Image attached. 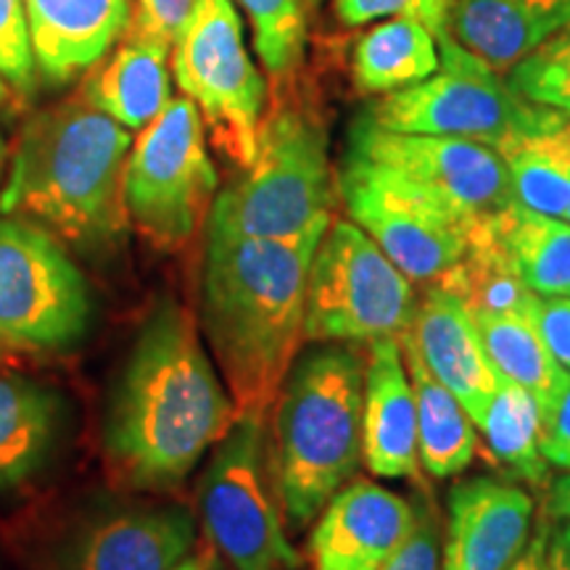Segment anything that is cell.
I'll return each instance as SVG.
<instances>
[{
  "instance_id": "11",
  "label": "cell",
  "mask_w": 570,
  "mask_h": 570,
  "mask_svg": "<svg viewBox=\"0 0 570 570\" xmlns=\"http://www.w3.org/2000/svg\"><path fill=\"white\" fill-rule=\"evenodd\" d=\"M90 285L53 233L0 217V341L27 352H61L88 333Z\"/></svg>"
},
{
  "instance_id": "25",
  "label": "cell",
  "mask_w": 570,
  "mask_h": 570,
  "mask_svg": "<svg viewBox=\"0 0 570 570\" xmlns=\"http://www.w3.org/2000/svg\"><path fill=\"white\" fill-rule=\"evenodd\" d=\"M441 67L436 35L415 19L381 21L356 40L352 53L354 88L365 96L412 88Z\"/></svg>"
},
{
  "instance_id": "40",
  "label": "cell",
  "mask_w": 570,
  "mask_h": 570,
  "mask_svg": "<svg viewBox=\"0 0 570 570\" xmlns=\"http://www.w3.org/2000/svg\"><path fill=\"white\" fill-rule=\"evenodd\" d=\"M547 570H570V558H568L566 547L560 544L554 533L550 541V552H547Z\"/></svg>"
},
{
  "instance_id": "24",
  "label": "cell",
  "mask_w": 570,
  "mask_h": 570,
  "mask_svg": "<svg viewBox=\"0 0 570 570\" xmlns=\"http://www.w3.org/2000/svg\"><path fill=\"white\" fill-rule=\"evenodd\" d=\"M441 288L454 294L473 317H529L537 320L539 298L518 275L508 252L491 230L489 217L470 230L465 256L441 277Z\"/></svg>"
},
{
  "instance_id": "19",
  "label": "cell",
  "mask_w": 570,
  "mask_h": 570,
  "mask_svg": "<svg viewBox=\"0 0 570 570\" xmlns=\"http://www.w3.org/2000/svg\"><path fill=\"white\" fill-rule=\"evenodd\" d=\"M35 63L67 82L98 63L130 27V0H24Z\"/></svg>"
},
{
  "instance_id": "23",
  "label": "cell",
  "mask_w": 570,
  "mask_h": 570,
  "mask_svg": "<svg viewBox=\"0 0 570 570\" xmlns=\"http://www.w3.org/2000/svg\"><path fill=\"white\" fill-rule=\"evenodd\" d=\"M61 431V399L24 375H0V489L32 479Z\"/></svg>"
},
{
  "instance_id": "43",
  "label": "cell",
  "mask_w": 570,
  "mask_h": 570,
  "mask_svg": "<svg viewBox=\"0 0 570 570\" xmlns=\"http://www.w3.org/2000/svg\"><path fill=\"white\" fill-rule=\"evenodd\" d=\"M3 167H6V142L0 138V177H3Z\"/></svg>"
},
{
  "instance_id": "15",
  "label": "cell",
  "mask_w": 570,
  "mask_h": 570,
  "mask_svg": "<svg viewBox=\"0 0 570 570\" xmlns=\"http://www.w3.org/2000/svg\"><path fill=\"white\" fill-rule=\"evenodd\" d=\"M417 523V504L367 479L341 487L315 520L312 570H383Z\"/></svg>"
},
{
  "instance_id": "22",
  "label": "cell",
  "mask_w": 570,
  "mask_h": 570,
  "mask_svg": "<svg viewBox=\"0 0 570 570\" xmlns=\"http://www.w3.org/2000/svg\"><path fill=\"white\" fill-rule=\"evenodd\" d=\"M402 354L407 362L417 404V452L420 465L431 479H458L479 454V428L460 404V399L425 367L417 346L404 333Z\"/></svg>"
},
{
  "instance_id": "17",
  "label": "cell",
  "mask_w": 570,
  "mask_h": 570,
  "mask_svg": "<svg viewBox=\"0 0 570 570\" xmlns=\"http://www.w3.org/2000/svg\"><path fill=\"white\" fill-rule=\"evenodd\" d=\"M407 336L433 377L460 399L479 428L502 386V375L497 373L468 306L441 285H425Z\"/></svg>"
},
{
  "instance_id": "33",
  "label": "cell",
  "mask_w": 570,
  "mask_h": 570,
  "mask_svg": "<svg viewBox=\"0 0 570 570\" xmlns=\"http://www.w3.org/2000/svg\"><path fill=\"white\" fill-rule=\"evenodd\" d=\"M35 69L24 0H0V77L21 92H32Z\"/></svg>"
},
{
  "instance_id": "39",
  "label": "cell",
  "mask_w": 570,
  "mask_h": 570,
  "mask_svg": "<svg viewBox=\"0 0 570 570\" xmlns=\"http://www.w3.org/2000/svg\"><path fill=\"white\" fill-rule=\"evenodd\" d=\"M550 497H547V515L562 523H570V470L550 483Z\"/></svg>"
},
{
  "instance_id": "46",
  "label": "cell",
  "mask_w": 570,
  "mask_h": 570,
  "mask_svg": "<svg viewBox=\"0 0 570 570\" xmlns=\"http://www.w3.org/2000/svg\"><path fill=\"white\" fill-rule=\"evenodd\" d=\"M291 570H304V566L302 568H291Z\"/></svg>"
},
{
  "instance_id": "2",
  "label": "cell",
  "mask_w": 570,
  "mask_h": 570,
  "mask_svg": "<svg viewBox=\"0 0 570 570\" xmlns=\"http://www.w3.org/2000/svg\"><path fill=\"white\" fill-rule=\"evenodd\" d=\"M327 230L296 238L212 233L202 273V336L238 415H269L304 338L306 277Z\"/></svg>"
},
{
  "instance_id": "32",
  "label": "cell",
  "mask_w": 570,
  "mask_h": 570,
  "mask_svg": "<svg viewBox=\"0 0 570 570\" xmlns=\"http://www.w3.org/2000/svg\"><path fill=\"white\" fill-rule=\"evenodd\" d=\"M454 0H336V13L346 27H362L377 19H415L436 35L439 46L452 38Z\"/></svg>"
},
{
  "instance_id": "6",
  "label": "cell",
  "mask_w": 570,
  "mask_h": 570,
  "mask_svg": "<svg viewBox=\"0 0 570 570\" xmlns=\"http://www.w3.org/2000/svg\"><path fill=\"white\" fill-rule=\"evenodd\" d=\"M441 67L412 88L389 92L362 119L391 132L444 135L504 148L562 125L568 114L529 101L497 69L468 53L458 40L439 46Z\"/></svg>"
},
{
  "instance_id": "9",
  "label": "cell",
  "mask_w": 570,
  "mask_h": 570,
  "mask_svg": "<svg viewBox=\"0 0 570 570\" xmlns=\"http://www.w3.org/2000/svg\"><path fill=\"white\" fill-rule=\"evenodd\" d=\"M173 46L177 88L196 104L214 146L246 169L259 148L267 85L233 0H194Z\"/></svg>"
},
{
  "instance_id": "27",
  "label": "cell",
  "mask_w": 570,
  "mask_h": 570,
  "mask_svg": "<svg viewBox=\"0 0 570 570\" xmlns=\"http://www.w3.org/2000/svg\"><path fill=\"white\" fill-rule=\"evenodd\" d=\"M475 323L481 327L483 344L497 373L529 391L539 407V420L544 417L568 386L570 373L547 348L537 320L475 317Z\"/></svg>"
},
{
  "instance_id": "34",
  "label": "cell",
  "mask_w": 570,
  "mask_h": 570,
  "mask_svg": "<svg viewBox=\"0 0 570 570\" xmlns=\"http://www.w3.org/2000/svg\"><path fill=\"white\" fill-rule=\"evenodd\" d=\"M441 568V520L431 499L417 504V523L410 539L383 570H439Z\"/></svg>"
},
{
  "instance_id": "3",
  "label": "cell",
  "mask_w": 570,
  "mask_h": 570,
  "mask_svg": "<svg viewBox=\"0 0 570 570\" xmlns=\"http://www.w3.org/2000/svg\"><path fill=\"white\" fill-rule=\"evenodd\" d=\"M127 127L85 92L35 114L21 130L0 214L30 219L80 248H106L125 230Z\"/></svg>"
},
{
  "instance_id": "1",
  "label": "cell",
  "mask_w": 570,
  "mask_h": 570,
  "mask_svg": "<svg viewBox=\"0 0 570 570\" xmlns=\"http://www.w3.org/2000/svg\"><path fill=\"white\" fill-rule=\"evenodd\" d=\"M238 420L202 327L164 298L142 323L106 417V454L138 489H173Z\"/></svg>"
},
{
  "instance_id": "16",
  "label": "cell",
  "mask_w": 570,
  "mask_h": 570,
  "mask_svg": "<svg viewBox=\"0 0 570 570\" xmlns=\"http://www.w3.org/2000/svg\"><path fill=\"white\" fill-rule=\"evenodd\" d=\"M533 499L518 483L475 475L446 494L439 570H510L531 539Z\"/></svg>"
},
{
  "instance_id": "31",
  "label": "cell",
  "mask_w": 570,
  "mask_h": 570,
  "mask_svg": "<svg viewBox=\"0 0 570 570\" xmlns=\"http://www.w3.org/2000/svg\"><path fill=\"white\" fill-rule=\"evenodd\" d=\"M508 82L533 104L570 117V21L508 71Z\"/></svg>"
},
{
  "instance_id": "41",
  "label": "cell",
  "mask_w": 570,
  "mask_h": 570,
  "mask_svg": "<svg viewBox=\"0 0 570 570\" xmlns=\"http://www.w3.org/2000/svg\"><path fill=\"white\" fill-rule=\"evenodd\" d=\"M173 570H212L209 562H206V558H198V554H188L180 566L173 568Z\"/></svg>"
},
{
  "instance_id": "5",
  "label": "cell",
  "mask_w": 570,
  "mask_h": 570,
  "mask_svg": "<svg viewBox=\"0 0 570 570\" xmlns=\"http://www.w3.org/2000/svg\"><path fill=\"white\" fill-rule=\"evenodd\" d=\"M336 190L325 125L304 106H281L262 122L254 161L214 198L209 230L296 238L331 225Z\"/></svg>"
},
{
  "instance_id": "12",
  "label": "cell",
  "mask_w": 570,
  "mask_h": 570,
  "mask_svg": "<svg viewBox=\"0 0 570 570\" xmlns=\"http://www.w3.org/2000/svg\"><path fill=\"white\" fill-rule=\"evenodd\" d=\"M348 219L362 227L412 283H439L465 256L473 223L407 177L346 151L336 177Z\"/></svg>"
},
{
  "instance_id": "30",
  "label": "cell",
  "mask_w": 570,
  "mask_h": 570,
  "mask_svg": "<svg viewBox=\"0 0 570 570\" xmlns=\"http://www.w3.org/2000/svg\"><path fill=\"white\" fill-rule=\"evenodd\" d=\"M254 30L262 67L283 80L298 69L306 46V0H238Z\"/></svg>"
},
{
  "instance_id": "36",
  "label": "cell",
  "mask_w": 570,
  "mask_h": 570,
  "mask_svg": "<svg viewBox=\"0 0 570 570\" xmlns=\"http://www.w3.org/2000/svg\"><path fill=\"white\" fill-rule=\"evenodd\" d=\"M539 449L550 465L570 470V381L554 407L539 420Z\"/></svg>"
},
{
  "instance_id": "7",
  "label": "cell",
  "mask_w": 570,
  "mask_h": 570,
  "mask_svg": "<svg viewBox=\"0 0 570 570\" xmlns=\"http://www.w3.org/2000/svg\"><path fill=\"white\" fill-rule=\"evenodd\" d=\"M269 415H238L212 449L198 504L214 554L230 570L302 568L277 497Z\"/></svg>"
},
{
  "instance_id": "38",
  "label": "cell",
  "mask_w": 570,
  "mask_h": 570,
  "mask_svg": "<svg viewBox=\"0 0 570 570\" xmlns=\"http://www.w3.org/2000/svg\"><path fill=\"white\" fill-rule=\"evenodd\" d=\"M550 541H552L550 515H544L539 520L537 531L531 533L523 554H520L518 562L510 570H547V552H550Z\"/></svg>"
},
{
  "instance_id": "21",
  "label": "cell",
  "mask_w": 570,
  "mask_h": 570,
  "mask_svg": "<svg viewBox=\"0 0 570 570\" xmlns=\"http://www.w3.org/2000/svg\"><path fill=\"white\" fill-rule=\"evenodd\" d=\"M169 46L130 32L117 53L90 77L85 98L127 130H142L173 101Z\"/></svg>"
},
{
  "instance_id": "37",
  "label": "cell",
  "mask_w": 570,
  "mask_h": 570,
  "mask_svg": "<svg viewBox=\"0 0 570 570\" xmlns=\"http://www.w3.org/2000/svg\"><path fill=\"white\" fill-rule=\"evenodd\" d=\"M537 325L547 348H550L554 360L570 373V298L541 296Z\"/></svg>"
},
{
  "instance_id": "26",
  "label": "cell",
  "mask_w": 570,
  "mask_h": 570,
  "mask_svg": "<svg viewBox=\"0 0 570 570\" xmlns=\"http://www.w3.org/2000/svg\"><path fill=\"white\" fill-rule=\"evenodd\" d=\"M497 240L537 296L570 298V223L518 202L489 214Z\"/></svg>"
},
{
  "instance_id": "29",
  "label": "cell",
  "mask_w": 570,
  "mask_h": 570,
  "mask_svg": "<svg viewBox=\"0 0 570 570\" xmlns=\"http://www.w3.org/2000/svg\"><path fill=\"white\" fill-rule=\"evenodd\" d=\"M515 202L525 209L566 217L570 202V117L552 130L520 138L502 151Z\"/></svg>"
},
{
  "instance_id": "13",
  "label": "cell",
  "mask_w": 570,
  "mask_h": 570,
  "mask_svg": "<svg viewBox=\"0 0 570 570\" xmlns=\"http://www.w3.org/2000/svg\"><path fill=\"white\" fill-rule=\"evenodd\" d=\"M348 151L407 177L473 225L515 204L502 154L481 142L444 135L391 132L360 117L348 132Z\"/></svg>"
},
{
  "instance_id": "28",
  "label": "cell",
  "mask_w": 570,
  "mask_h": 570,
  "mask_svg": "<svg viewBox=\"0 0 570 570\" xmlns=\"http://www.w3.org/2000/svg\"><path fill=\"white\" fill-rule=\"evenodd\" d=\"M479 433L494 465L504 468V473L520 483L550 489V462L539 449V407L529 391L502 377Z\"/></svg>"
},
{
  "instance_id": "10",
  "label": "cell",
  "mask_w": 570,
  "mask_h": 570,
  "mask_svg": "<svg viewBox=\"0 0 570 570\" xmlns=\"http://www.w3.org/2000/svg\"><path fill=\"white\" fill-rule=\"evenodd\" d=\"M217 183L202 114L190 98H173L127 156V219L148 244L173 252L209 217Z\"/></svg>"
},
{
  "instance_id": "18",
  "label": "cell",
  "mask_w": 570,
  "mask_h": 570,
  "mask_svg": "<svg viewBox=\"0 0 570 570\" xmlns=\"http://www.w3.org/2000/svg\"><path fill=\"white\" fill-rule=\"evenodd\" d=\"M362 452L375 479L420 481L415 389L399 338L367 344Z\"/></svg>"
},
{
  "instance_id": "44",
  "label": "cell",
  "mask_w": 570,
  "mask_h": 570,
  "mask_svg": "<svg viewBox=\"0 0 570 570\" xmlns=\"http://www.w3.org/2000/svg\"><path fill=\"white\" fill-rule=\"evenodd\" d=\"M6 98H9V90H6V80L0 77V106L6 104Z\"/></svg>"
},
{
  "instance_id": "45",
  "label": "cell",
  "mask_w": 570,
  "mask_h": 570,
  "mask_svg": "<svg viewBox=\"0 0 570 570\" xmlns=\"http://www.w3.org/2000/svg\"><path fill=\"white\" fill-rule=\"evenodd\" d=\"M562 219H568V223H570V202H568V209H566V217H562Z\"/></svg>"
},
{
  "instance_id": "42",
  "label": "cell",
  "mask_w": 570,
  "mask_h": 570,
  "mask_svg": "<svg viewBox=\"0 0 570 570\" xmlns=\"http://www.w3.org/2000/svg\"><path fill=\"white\" fill-rule=\"evenodd\" d=\"M554 537H558L560 544L566 547V552H568V558H570V523H566V525H562V529L554 531Z\"/></svg>"
},
{
  "instance_id": "20",
  "label": "cell",
  "mask_w": 570,
  "mask_h": 570,
  "mask_svg": "<svg viewBox=\"0 0 570 570\" xmlns=\"http://www.w3.org/2000/svg\"><path fill=\"white\" fill-rule=\"evenodd\" d=\"M570 21V0H454L452 38L497 71L544 46Z\"/></svg>"
},
{
  "instance_id": "35",
  "label": "cell",
  "mask_w": 570,
  "mask_h": 570,
  "mask_svg": "<svg viewBox=\"0 0 570 570\" xmlns=\"http://www.w3.org/2000/svg\"><path fill=\"white\" fill-rule=\"evenodd\" d=\"M194 0H135L127 30L173 46Z\"/></svg>"
},
{
  "instance_id": "14",
  "label": "cell",
  "mask_w": 570,
  "mask_h": 570,
  "mask_svg": "<svg viewBox=\"0 0 570 570\" xmlns=\"http://www.w3.org/2000/svg\"><path fill=\"white\" fill-rule=\"evenodd\" d=\"M196 537L185 504H132L88 520L48 570H173L194 552Z\"/></svg>"
},
{
  "instance_id": "4",
  "label": "cell",
  "mask_w": 570,
  "mask_h": 570,
  "mask_svg": "<svg viewBox=\"0 0 570 570\" xmlns=\"http://www.w3.org/2000/svg\"><path fill=\"white\" fill-rule=\"evenodd\" d=\"M365 365L356 344H312L277 391L269 454L288 531L309 529L365 462Z\"/></svg>"
},
{
  "instance_id": "8",
  "label": "cell",
  "mask_w": 570,
  "mask_h": 570,
  "mask_svg": "<svg viewBox=\"0 0 570 570\" xmlns=\"http://www.w3.org/2000/svg\"><path fill=\"white\" fill-rule=\"evenodd\" d=\"M415 283L352 219H331L306 277V344L402 338L415 317Z\"/></svg>"
}]
</instances>
